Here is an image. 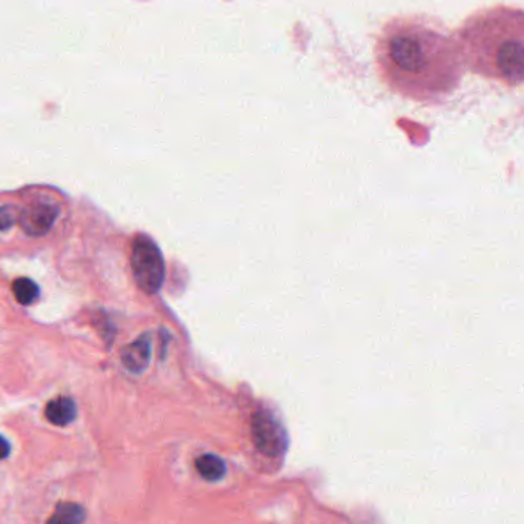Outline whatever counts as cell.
Masks as SVG:
<instances>
[{"label": "cell", "instance_id": "cell-1", "mask_svg": "<svg viewBox=\"0 0 524 524\" xmlns=\"http://www.w3.org/2000/svg\"><path fill=\"white\" fill-rule=\"evenodd\" d=\"M375 62L381 82L390 91L423 103L449 97L466 70L456 41L423 16L397 17L386 23L375 43Z\"/></svg>", "mask_w": 524, "mask_h": 524}, {"label": "cell", "instance_id": "cell-2", "mask_svg": "<svg viewBox=\"0 0 524 524\" xmlns=\"http://www.w3.org/2000/svg\"><path fill=\"white\" fill-rule=\"evenodd\" d=\"M466 68L518 87L524 75V14L495 6L469 17L455 37Z\"/></svg>", "mask_w": 524, "mask_h": 524}, {"label": "cell", "instance_id": "cell-3", "mask_svg": "<svg viewBox=\"0 0 524 524\" xmlns=\"http://www.w3.org/2000/svg\"><path fill=\"white\" fill-rule=\"evenodd\" d=\"M131 268L141 291L156 294L165 279V262L159 246L148 235H137L132 243Z\"/></svg>", "mask_w": 524, "mask_h": 524}, {"label": "cell", "instance_id": "cell-4", "mask_svg": "<svg viewBox=\"0 0 524 524\" xmlns=\"http://www.w3.org/2000/svg\"><path fill=\"white\" fill-rule=\"evenodd\" d=\"M252 424L255 444L263 454L269 456L284 454L288 447V437L277 418L268 412H259L254 417Z\"/></svg>", "mask_w": 524, "mask_h": 524}, {"label": "cell", "instance_id": "cell-5", "mask_svg": "<svg viewBox=\"0 0 524 524\" xmlns=\"http://www.w3.org/2000/svg\"><path fill=\"white\" fill-rule=\"evenodd\" d=\"M57 215H59V209H57V206L48 203H37L23 209V211L18 214L17 222L28 235L41 237L51 230Z\"/></svg>", "mask_w": 524, "mask_h": 524}, {"label": "cell", "instance_id": "cell-6", "mask_svg": "<svg viewBox=\"0 0 524 524\" xmlns=\"http://www.w3.org/2000/svg\"><path fill=\"white\" fill-rule=\"evenodd\" d=\"M151 360V340L148 336H143L122 351V363L129 373L140 374L149 365Z\"/></svg>", "mask_w": 524, "mask_h": 524}, {"label": "cell", "instance_id": "cell-7", "mask_svg": "<svg viewBox=\"0 0 524 524\" xmlns=\"http://www.w3.org/2000/svg\"><path fill=\"white\" fill-rule=\"evenodd\" d=\"M45 415L48 422H51L55 426H66L74 422L75 415H77V406H75L74 400L68 397H59L51 400L45 407Z\"/></svg>", "mask_w": 524, "mask_h": 524}, {"label": "cell", "instance_id": "cell-8", "mask_svg": "<svg viewBox=\"0 0 524 524\" xmlns=\"http://www.w3.org/2000/svg\"><path fill=\"white\" fill-rule=\"evenodd\" d=\"M196 468L198 474L208 481L222 480L226 474V466L223 460L211 454H205L202 456H198V459L196 460Z\"/></svg>", "mask_w": 524, "mask_h": 524}, {"label": "cell", "instance_id": "cell-9", "mask_svg": "<svg viewBox=\"0 0 524 524\" xmlns=\"http://www.w3.org/2000/svg\"><path fill=\"white\" fill-rule=\"evenodd\" d=\"M85 520V512L74 503H62L57 506L54 515L48 520L50 523L59 524H77Z\"/></svg>", "mask_w": 524, "mask_h": 524}, {"label": "cell", "instance_id": "cell-10", "mask_svg": "<svg viewBox=\"0 0 524 524\" xmlns=\"http://www.w3.org/2000/svg\"><path fill=\"white\" fill-rule=\"evenodd\" d=\"M13 294L16 300L21 304H31L37 297H39V286H37L31 279L21 277L13 283Z\"/></svg>", "mask_w": 524, "mask_h": 524}, {"label": "cell", "instance_id": "cell-11", "mask_svg": "<svg viewBox=\"0 0 524 524\" xmlns=\"http://www.w3.org/2000/svg\"><path fill=\"white\" fill-rule=\"evenodd\" d=\"M17 211L13 206H0V231L11 228L17 220Z\"/></svg>", "mask_w": 524, "mask_h": 524}, {"label": "cell", "instance_id": "cell-12", "mask_svg": "<svg viewBox=\"0 0 524 524\" xmlns=\"http://www.w3.org/2000/svg\"><path fill=\"white\" fill-rule=\"evenodd\" d=\"M9 452H11V446H9L8 440L5 437L0 435V460L6 459V456L9 455Z\"/></svg>", "mask_w": 524, "mask_h": 524}]
</instances>
